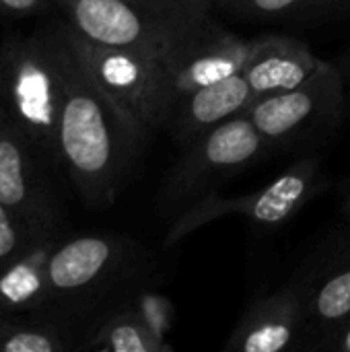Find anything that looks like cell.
Listing matches in <instances>:
<instances>
[{"mask_svg": "<svg viewBox=\"0 0 350 352\" xmlns=\"http://www.w3.org/2000/svg\"><path fill=\"white\" fill-rule=\"evenodd\" d=\"M223 8L243 16H281L320 0H219Z\"/></svg>", "mask_w": 350, "mask_h": 352, "instance_id": "d6986e66", "label": "cell"}, {"mask_svg": "<svg viewBox=\"0 0 350 352\" xmlns=\"http://www.w3.org/2000/svg\"><path fill=\"white\" fill-rule=\"evenodd\" d=\"M322 190V171L316 157H307L291 165L283 175L272 179L260 192L225 198L208 192L194 204L184 208L167 231L165 248H173L200 227L221 221L229 214H243L264 227H278L291 221Z\"/></svg>", "mask_w": 350, "mask_h": 352, "instance_id": "8992f818", "label": "cell"}, {"mask_svg": "<svg viewBox=\"0 0 350 352\" xmlns=\"http://www.w3.org/2000/svg\"><path fill=\"white\" fill-rule=\"evenodd\" d=\"M66 12L68 25L85 39L111 45L136 47L155 54L196 16L208 12H184L155 6L144 0H56Z\"/></svg>", "mask_w": 350, "mask_h": 352, "instance_id": "52a82bcc", "label": "cell"}, {"mask_svg": "<svg viewBox=\"0 0 350 352\" xmlns=\"http://www.w3.org/2000/svg\"><path fill=\"white\" fill-rule=\"evenodd\" d=\"M344 212H347V217L350 219V192L349 196H347V202H344Z\"/></svg>", "mask_w": 350, "mask_h": 352, "instance_id": "603a6c76", "label": "cell"}, {"mask_svg": "<svg viewBox=\"0 0 350 352\" xmlns=\"http://www.w3.org/2000/svg\"><path fill=\"white\" fill-rule=\"evenodd\" d=\"M307 328V293L287 285L258 301L231 332L227 352H281L291 349Z\"/></svg>", "mask_w": 350, "mask_h": 352, "instance_id": "30bf717a", "label": "cell"}, {"mask_svg": "<svg viewBox=\"0 0 350 352\" xmlns=\"http://www.w3.org/2000/svg\"><path fill=\"white\" fill-rule=\"evenodd\" d=\"M64 93L60 29L6 41L0 50L4 116L39 151L58 161V120Z\"/></svg>", "mask_w": 350, "mask_h": 352, "instance_id": "7a4b0ae2", "label": "cell"}, {"mask_svg": "<svg viewBox=\"0 0 350 352\" xmlns=\"http://www.w3.org/2000/svg\"><path fill=\"white\" fill-rule=\"evenodd\" d=\"M254 45L256 39L227 31L210 12L196 16L161 54L171 99L239 74Z\"/></svg>", "mask_w": 350, "mask_h": 352, "instance_id": "ba28073f", "label": "cell"}, {"mask_svg": "<svg viewBox=\"0 0 350 352\" xmlns=\"http://www.w3.org/2000/svg\"><path fill=\"white\" fill-rule=\"evenodd\" d=\"M155 6L171 8V10H184V12H204L210 10V4L215 0H144Z\"/></svg>", "mask_w": 350, "mask_h": 352, "instance_id": "44dd1931", "label": "cell"}, {"mask_svg": "<svg viewBox=\"0 0 350 352\" xmlns=\"http://www.w3.org/2000/svg\"><path fill=\"white\" fill-rule=\"evenodd\" d=\"M120 260V245L111 237L80 235L50 250L45 272L50 293H78L105 278Z\"/></svg>", "mask_w": 350, "mask_h": 352, "instance_id": "4fadbf2b", "label": "cell"}, {"mask_svg": "<svg viewBox=\"0 0 350 352\" xmlns=\"http://www.w3.org/2000/svg\"><path fill=\"white\" fill-rule=\"evenodd\" d=\"M270 153L248 113H239L184 144L171 173L167 175L159 206L163 212H182L198 198L241 173L245 167Z\"/></svg>", "mask_w": 350, "mask_h": 352, "instance_id": "3957f363", "label": "cell"}, {"mask_svg": "<svg viewBox=\"0 0 350 352\" xmlns=\"http://www.w3.org/2000/svg\"><path fill=\"white\" fill-rule=\"evenodd\" d=\"M50 250V241H43L0 268V309L29 307L43 301L50 293L45 272Z\"/></svg>", "mask_w": 350, "mask_h": 352, "instance_id": "5bb4252c", "label": "cell"}, {"mask_svg": "<svg viewBox=\"0 0 350 352\" xmlns=\"http://www.w3.org/2000/svg\"><path fill=\"white\" fill-rule=\"evenodd\" d=\"M330 349H336V351L350 352V322H347L328 342Z\"/></svg>", "mask_w": 350, "mask_h": 352, "instance_id": "7402d4cb", "label": "cell"}, {"mask_svg": "<svg viewBox=\"0 0 350 352\" xmlns=\"http://www.w3.org/2000/svg\"><path fill=\"white\" fill-rule=\"evenodd\" d=\"M58 29L64 66L58 163L66 167L76 190L91 206H109L151 134L93 82L72 50L64 25Z\"/></svg>", "mask_w": 350, "mask_h": 352, "instance_id": "6da1fadb", "label": "cell"}, {"mask_svg": "<svg viewBox=\"0 0 350 352\" xmlns=\"http://www.w3.org/2000/svg\"><path fill=\"white\" fill-rule=\"evenodd\" d=\"M324 60L303 41L289 35L256 37V45L241 70L256 99L291 91L305 82Z\"/></svg>", "mask_w": 350, "mask_h": 352, "instance_id": "7c38bea8", "label": "cell"}, {"mask_svg": "<svg viewBox=\"0 0 350 352\" xmlns=\"http://www.w3.org/2000/svg\"><path fill=\"white\" fill-rule=\"evenodd\" d=\"M64 29L87 74L124 113L149 134L165 128L173 99L161 54L99 45L80 37L68 23Z\"/></svg>", "mask_w": 350, "mask_h": 352, "instance_id": "277c9868", "label": "cell"}, {"mask_svg": "<svg viewBox=\"0 0 350 352\" xmlns=\"http://www.w3.org/2000/svg\"><path fill=\"white\" fill-rule=\"evenodd\" d=\"M349 70H350V64H349Z\"/></svg>", "mask_w": 350, "mask_h": 352, "instance_id": "d4e9b609", "label": "cell"}, {"mask_svg": "<svg viewBox=\"0 0 350 352\" xmlns=\"http://www.w3.org/2000/svg\"><path fill=\"white\" fill-rule=\"evenodd\" d=\"M6 120V116H4V105H2V99H0V124Z\"/></svg>", "mask_w": 350, "mask_h": 352, "instance_id": "cb8c5ba5", "label": "cell"}, {"mask_svg": "<svg viewBox=\"0 0 350 352\" xmlns=\"http://www.w3.org/2000/svg\"><path fill=\"white\" fill-rule=\"evenodd\" d=\"M347 109L344 80L330 62L299 87L260 97L245 111L262 138L272 148H295L311 144L330 134Z\"/></svg>", "mask_w": 350, "mask_h": 352, "instance_id": "5b68a950", "label": "cell"}, {"mask_svg": "<svg viewBox=\"0 0 350 352\" xmlns=\"http://www.w3.org/2000/svg\"><path fill=\"white\" fill-rule=\"evenodd\" d=\"M254 101L256 95L245 76L239 72L177 97L171 105L165 128L171 130L177 142L186 144L210 128L245 113Z\"/></svg>", "mask_w": 350, "mask_h": 352, "instance_id": "8fae6325", "label": "cell"}, {"mask_svg": "<svg viewBox=\"0 0 350 352\" xmlns=\"http://www.w3.org/2000/svg\"><path fill=\"white\" fill-rule=\"evenodd\" d=\"M43 241L47 239L37 237L14 210L0 202V268L25 256Z\"/></svg>", "mask_w": 350, "mask_h": 352, "instance_id": "ac0fdd59", "label": "cell"}, {"mask_svg": "<svg viewBox=\"0 0 350 352\" xmlns=\"http://www.w3.org/2000/svg\"><path fill=\"white\" fill-rule=\"evenodd\" d=\"M43 6V0H0V16H25Z\"/></svg>", "mask_w": 350, "mask_h": 352, "instance_id": "ffe728a7", "label": "cell"}, {"mask_svg": "<svg viewBox=\"0 0 350 352\" xmlns=\"http://www.w3.org/2000/svg\"><path fill=\"white\" fill-rule=\"evenodd\" d=\"M33 142L8 120L0 124V202L14 210L37 237L47 239L56 206L39 173Z\"/></svg>", "mask_w": 350, "mask_h": 352, "instance_id": "9c48e42d", "label": "cell"}, {"mask_svg": "<svg viewBox=\"0 0 350 352\" xmlns=\"http://www.w3.org/2000/svg\"><path fill=\"white\" fill-rule=\"evenodd\" d=\"M91 349L101 352H167L173 351L163 340L157 326L138 311L118 314L95 334Z\"/></svg>", "mask_w": 350, "mask_h": 352, "instance_id": "9a60e30c", "label": "cell"}, {"mask_svg": "<svg viewBox=\"0 0 350 352\" xmlns=\"http://www.w3.org/2000/svg\"><path fill=\"white\" fill-rule=\"evenodd\" d=\"M64 349L60 334L52 328L0 318V352H58Z\"/></svg>", "mask_w": 350, "mask_h": 352, "instance_id": "e0dca14e", "label": "cell"}, {"mask_svg": "<svg viewBox=\"0 0 350 352\" xmlns=\"http://www.w3.org/2000/svg\"><path fill=\"white\" fill-rule=\"evenodd\" d=\"M350 322V264L328 274L307 295V328L334 336Z\"/></svg>", "mask_w": 350, "mask_h": 352, "instance_id": "2e32d148", "label": "cell"}]
</instances>
